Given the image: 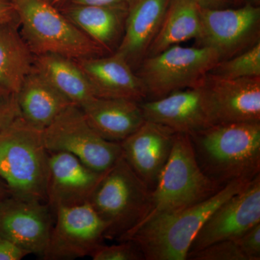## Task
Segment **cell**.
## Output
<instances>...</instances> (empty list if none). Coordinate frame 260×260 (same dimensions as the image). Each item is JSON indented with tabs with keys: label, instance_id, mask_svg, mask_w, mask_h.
<instances>
[{
	"label": "cell",
	"instance_id": "35",
	"mask_svg": "<svg viewBox=\"0 0 260 260\" xmlns=\"http://www.w3.org/2000/svg\"><path fill=\"white\" fill-rule=\"evenodd\" d=\"M47 1L58 9H61L64 5L68 4L69 0H47Z\"/></svg>",
	"mask_w": 260,
	"mask_h": 260
},
{
	"label": "cell",
	"instance_id": "22",
	"mask_svg": "<svg viewBox=\"0 0 260 260\" xmlns=\"http://www.w3.org/2000/svg\"><path fill=\"white\" fill-rule=\"evenodd\" d=\"M34 68L72 104L81 107L95 97L77 61L54 54L34 55Z\"/></svg>",
	"mask_w": 260,
	"mask_h": 260
},
{
	"label": "cell",
	"instance_id": "28",
	"mask_svg": "<svg viewBox=\"0 0 260 260\" xmlns=\"http://www.w3.org/2000/svg\"><path fill=\"white\" fill-rule=\"evenodd\" d=\"M20 116L16 93L0 87V135Z\"/></svg>",
	"mask_w": 260,
	"mask_h": 260
},
{
	"label": "cell",
	"instance_id": "9",
	"mask_svg": "<svg viewBox=\"0 0 260 260\" xmlns=\"http://www.w3.org/2000/svg\"><path fill=\"white\" fill-rule=\"evenodd\" d=\"M259 6L246 3L234 9L200 8L195 46L214 49L224 60L259 42Z\"/></svg>",
	"mask_w": 260,
	"mask_h": 260
},
{
	"label": "cell",
	"instance_id": "36",
	"mask_svg": "<svg viewBox=\"0 0 260 260\" xmlns=\"http://www.w3.org/2000/svg\"><path fill=\"white\" fill-rule=\"evenodd\" d=\"M246 3L248 4H251L253 5H256V6H259L260 0H246Z\"/></svg>",
	"mask_w": 260,
	"mask_h": 260
},
{
	"label": "cell",
	"instance_id": "17",
	"mask_svg": "<svg viewBox=\"0 0 260 260\" xmlns=\"http://www.w3.org/2000/svg\"><path fill=\"white\" fill-rule=\"evenodd\" d=\"M88 78L95 97L138 103L148 98L136 72L116 53L75 60Z\"/></svg>",
	"mask_w": 260,
	"mask_h": 260
},
{
	"label": "cell",
	"instance_id": "5",
	"mask_svg": "<svg viewBox=\"0 0 260 260\" xmlns=\"http://www.w3.org/2000/svg\"><path fill=\"white\" fill-rule=\"evenodd\" d=\"M151 193L121 155L104 174L89 200L107 223L105 239L126 241L146 216Z\"/></svg>",
	"mask_w": 260,
	"mask_h": 260
},
{
	"label": "cell",
	"instance_id": "19",
	"mask_svg": "<svg viewBox=\"0 0 260 260\" xmlns=\"http://www.w3.org/2000/svg\"><path fill=\"white\" fill-rule=\"evenodd\" d=\"M88 124L109 141L121 143L144 122L140 103L94 97L80 107Z\"/></svg>",
	"mask_w": 260,
	"mask_h": 260
},
{
	"label": "cell",
	"instance_id": "3",
	"mask_svg": "<svg viewBox=\"0 0 260 260\" xmlns=\"http://www.w3.org/2000/svg\"><path fill=\"white\" fill-rule=\"evenodd\" d=\"M49 156L42 130L20 116L0 135V178L10 196L47 203Z\"/></svg>",
	"mask_w": 260,
	"mask_h": 260
},
{
	"label": "cell",
	"instance_id": "31",
	"mask_svg": "<svg viewBox=\"0 0 260 260\" xmlns=\"http://www.w3.org/2000/svg\"><path fill=\"white\" fill-rule=\"evenodd\" d=\"M131 1L132 0H69L68 4L90 6H129Z\"/></svg>",
	"mask_w": 260,
	"mask_h": 260
},
{
	"label": "cell",
	"instance_id": "7",
	"mask_svg": "<svg viewBox=\"0 0 260 260\" xmlns=\"http://www.w3.org/2000/svg\"><path fill=\"white\" fill-rule=\"evenodd\" d=\"M220 60L218 53L210 48L175 45L147 56L135 72L148 97L154 100L196 86Z\"/></svg>",
	"mask_w": 260,
	"mask_h": 260
},
{
	"label": "cell",
	"instance_id": "11",
	"mask_svg": "<svg viewBox=\"0 0 260 260\" xmlns=\"http://www.w3.org/2000/svg\"><path fill=\"white\" fill-rule=\"evenodd\" d=\"M200 84L213 125L260 122V77L229 79L208 73Z\"/></svg>",
	"mask_w": 260,
	"mask_h": 260
},
{
	"label": "cell",
	"instance_id": "6",
	"mask_svg": "<svg viewBox=\"0 0 260 260\" xmlns=\"http://www.w3.org/2000/svg\"><path fill=\"white\" fill-rule=\"evenodd\" d=\"M222 187L202 172L189 135L176 133L172 153L152 191L150 209L133 233L152 219L208 199Z\"/></svg>",
	"mask_w": 260,
	"mask_h": 260
},
{
	"label": "cell",
	"instance_id": "33",
	"mask_svg": "<svg viewBox=\"0 0 260 260\" xmlns=\"http://www.w3.org/2000/svg\"><path fill=\"white\" fill-rule=\"evenodd\" d=\"M202 8H223L231 0H194Z\"/></svg>",
	"mask_w": 260,
	"mask_h": 260
},
{
	"label": "cell",
	"instance_id": "20",
	"mask_svg": "<svg viewBox=\"0 0 260 260\" xmlns=\"http://www.w3.org/2000/svg\"><path fill=\"white\" fill-rule=\"evenodd\" d=\"M129 6H90L68 4L61 13L108 54L120 44Z\"/></svg>",
	"mask_w": 260,
	"mask_h": 260
},
{
	"label": "cell",
	"instance_id": "16",
	"mask_svg": "<svg viewBox=\"0 0 260 260\" xmlns=\"http://www.w3.org/2000/svg\"><path fill=\"white\" fill-rule=\"evenodd\" d=\"M176 133L167 126L145 120L121 142L123 157L151 191L172 153Z\"/></svg>",
	"mask_w": 260,
	"mask_h": 260
},
{
	"label": "cell",
	"instance_id": "34",
	"mask_svg": "<svg viewBox=\"0 0 260 260\" xmlns=\"http://www.w3.org/2000/svg\"><path fill=\"white\" fill-rule=\"evenodd\" d=\"M8 196H10L9 191L5 185L4 181L0 178V203Z\"/></svg>",
	"mask_w": 260,
	"mask_h": 260
},
{
	"label": "cell",
	"instance_id": "15",
	"mask_svg": "<svg viewBox=\"0 0 260 260\" xmlns=\"http://www.w3.org/2000/svg\"><path fill=\"white\" fill-rule=\"evenodd\" d=\"M145 120L191 134L213 126L200 84L158 99L140 103Z\"/></svg>",
	"mask_w": 260,
	"mask_h": 260
},
{
	"label": "cell",
	"instance_id": "30",
	"mask_svg": "<svg viewBox=\"0 0 260 260\" xmlns=\"http://www.w3.org/2000/svg\"><path fill=\"white\" fill-rule=\"evenodd\" d=\"M30 252L9 239L0 237V260H21Z\"/></svg>",
	"mask_w": 260,
	"mask_h": 260
},
{
	"label": "cell",
	"instance_id": "14",
	"mask_svg": "<svg viewBox=\"0 0 260 260\" xmlns=\"http://www.w3.org/2000/svg\"><path fill=\"white\" fill-rule=\"evenodd\" d=\"M105 173L93 170L72 154L49 152L46 202L54 215L59 208L89 203Z\"/></svg>",
	"mask_w": 260,
	"mask_h": 260
},
{
	"label": "cell",
	"instance_id": "18",
	"mask_svg": "<svg viewBox=\"0 0 260 260\" xmlns=\"http://www.w3.org/2000/svg\"><path fill=\"white\" fill-rule=\"evenodd\" d=\"M171 0H132L128 7L124 34L114 53L136 70L146 57L156 37Z\"/></svg>",
	"mask_w": 260,
	"mask_h": 260
},
{
	"label": "cell",
	"instance_id": "29",
	"mask_svg": "<svg viewBox=\"0 0 260 260\" xmlns=\"http://www.w3.org/2000/svg\"><path fill=\"white\" fill-rule=\"evenodd\" d=\"M246 260L260 259V223L234 239Z\"/></svg>",
	"mask_w": 260,
	"mask_h": 260
},
{
	"label": "cell",
	"instance_id": "1",
	"mask_svg": "<svg viewBox=\"0 0 260 260\" xmlns=\"http://www.w3.org/2000/svg\"><path fill=\"white\" fill-rule=\"evenodd\" d=\"M189 135L200 169L218 185L260 174V122L215 124Z\"/></svg>",
	"mask_w": 260,
	"mask_h": 260
},
{
	"label": "cell",
	"instance_id": "26",
	"mask_svg": "<svg viewBox=\"0 0 260 260\" xmlns=\"http://www.w3.org/2000/svg\"><path fill=\"white\" fill-rule=\"evenodd\" d=\"M191 260H246L234 239L213 243L195 252L188 254Z\"/></svg>",
	"mask_w": 260,
	"mask_h": 260
},
{
	"label": "cell",
	"instance_id": "21",
	"mask_svg": "<svg viewBox=\"0 0 260 260\" xmlns=\"http://www.w3.org/2000/svg\"><path fill=\"white\" fill-rule=\"evenodd\" d=\"M16 96L20 117L41 130L73 104L34 68L23 80Z\"/></svg>",
	"mask_w": 260,
	"mask_h": 260
},
{
	"label": "cell",
	"instance_id": "4",
	"mask_svg": "<svg viewBox=\"0 0 260 260\" xmlns=\"http://www.w3.org/2000/svg\"><path fill=\"white\" fill-rule=\"evenodd\" d=\"M20 31L34 55L59 54L75 60L109 54L47 0H9Z\"/></svg>",
	"mask_w": 260,
	"mask_h": 260
},
{
	"label": "cell",
	"instance_id": "12",
	"mask_svg": "<svg viewBox=\"0 0 260 260\" xmlns=\"http://www.w3.org/2000/svg\"><path fill=\"white\" fill-rule=\"evenodd\" d=\"M259 223L260 174L211 214L191 242L188 254L213 243L236 239Z\"/></svg>",
	"mask_w": 260,
	"mask_h": 260
},
{
	"label": "cell",
	"instance_id": "10",
	"mask_svg": "<svg viewBox=\"0 0 260 260\" xmlns=\"http://www.w3.org/2000/svg\"><path fill=\"white\" fill-rule=\"evenodd\" d=\"M54 218L44 259L90 256L105 239L107 223L89 203L59 208L54 213Z\"/></svg>",
	"mask_w": 260,
	"mask_h": 260
},
{
	"label": "cell",
	"instance_id": "25",
	"mask_svg": "<svg viewBox=\"0 0 260 260\" xmlns=\"http://www.w3.org/2000/svg\"><path fill=\"white\" fill-rule=\"evenodd\" d=\"M210 73L229 79L260 77V41L237 55L219 61Z\"/></svg>",
	"mask_w": 260,
	"mask_h": 260
},
{
	"label": "cell",
	"instance_id": "32",
	"mask_svg": "<svg viewBox=\"0 0 260 260\" xmlns=\"http://www.w3.org/2000/svg\"><path fill=\"white\" fill-rule=\"evenodd\" d=\"M18 21V15L9 0H0V25Z\"/></svg>",
	"mask_w": 260,
	"mask_h": 260
},
{
	"label": "cell",
	"instance_id": "13",
	"mask_svg": "<svg viewBox=\"0 0 260 260\" xmlns=\"http://www.w3.org/2000/svg\"><path fill=\"white\" fill-rule=\"evenodd\" d=\"M53 217L47 203L10 195L0 203V237L43 257L54 224Z\"/></svg>",
	"mask_w": 260,
	"mask_h": 260
},
{
	"label": "cell",
	"instance_id": "24",
	"mask_svg": "<svg viewBox=\"0 0 260 260\" xmlns=\"http://www.w3.org/2000/svg\"><path fill=\"white\" fill-rule=\"evenodd\" d=\"M200 28V7L194 0H171L147 56L155 55L181 42L196 39Z\"/></svg>",
	"mask_w": 260,
	"mask_h": 260
},
{
	"label": "cell",
	"instance_id": "23",
	"mask_svg": "<svg viewBox=\"0 0 260 260\" xmlns=\"http://www.w3.org/2000/svg\"><path fill=\"white\" fill-rule=\"evenodd\" d=\"M34 54L24 41L19 22L0 25V87L17 93L34 68Z\"/></svg>",
	"mask_w": 260,
	"mask_h": 260
},
{
	"label": "cell",
	"instance_id": "8",
	"mask_svg": "<svg viewBox=\"0 0 260 260\" xmlns=\"http://www.w3.org/2000/svg\"><path fill=\"white\" fill-rule=\"evenodd\" d=\"M42 133L48 151L72 154L98 172H107L122 155L121 143L101 136L75 104L63 111Z\"/></svg>",
	"mask_w": 260,
	"mask_h": 260
},
{
	"label": "cell",
	"instance_id": "27",
	"mask_svg": "<svg viewBox=\"0 0 260 260\" xmlns=\"http://www.w3.org/2000/svg\"><path fill=\"white\" fill-rule=\"evenodd\" d=\"M93 260H144L139 246L131 240L119 242L114 245L101 244L92 253Z\"/></svg>",
	"mask_w": 260,
	"mask_h": 260
},
{
	"label": "cell",
	"instance_id": "2",
	"mask_svg": "<svg viewBox=\"0 0 260 260\" xmlns=\"http://www.w3.org/2000/svg\"><path fill=\"white\" fill-rule=\"evenodd\" d=\"M251 181H232L198 204L152 219L126 241H133L139 246L146 260H186L191 242L211 214Z\"/></svg>",
	"mask_w": 260,
	"mask_h": 260
}]
</instances>
